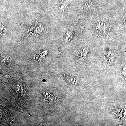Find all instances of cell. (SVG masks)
<instances>
[{"label": "cell", "instance_id": "cell-5", "mask_svg": "<svg viewBox=\"0 0 126 126\" xmlns=\"http://www.w3.org/2000/svg\"><path fill=\"white\" fill-rule=\"evenodd\" d=\"M124 24H126V15L125 16V17H124Z\"/></svg>", "mask_w": 126, "mask_h": 126}, {"label": "cell", "instance_id": "cell-2", "mask_svg": "<svg viewBox=\"0 0 126 126\" xmlns=\"http://www.w3.org/2000/svg\"><path fill=\"white\" fill-rule=\"evenodd\" d=\"M67 7V5L65 3H62L59 5V9L62 11H64Z\"/></svg>", "mask_w": 126, "mask_h": 126}, {"label": "cell", "instance_id": "cell-1", "mask_svg": "<svg viewBox=\"0 0 126 126\" xmlns=\"http://www.w3.org/2000/svg\"><path fill=\"white\" fill-rule=\"evenodd\" d=\"M108 22L106 20L99 21L97 24V29L100 31H105L108 29Z\"/></svg>", "mask_w": 126, "mask_h": 126}, {"label": "cell", "instance_id": "cell-3", "mask_svg": "<svg viewBox=\"0 0 126 126\" xmlns=\"http://www.w3.org/2000/svg\"><path fill=\"white\" fill-rule=\"evenodd\" d=\"M43 96L45 99H47V100H49V99H50V97L49 94L47 93H45L43 94Z\"/></svg>", "mask_w": 126, "mask_h": 126}, {"label": "cell", "instance_id": "cell-4", "mask_svg": "<svg viewBox=\"0 0 126 126\" xmlns=\"http://www.w3.org/2000/svg\"><path fill=\"white\" fill-rule=\"evenodd\" d=\"M71 34H72V33L70 32H67L66 34V37H67V38H67V39H70L71 38Z\"/></svg>", "mask_w": 126, "mask_h": 126}]
</instances>
